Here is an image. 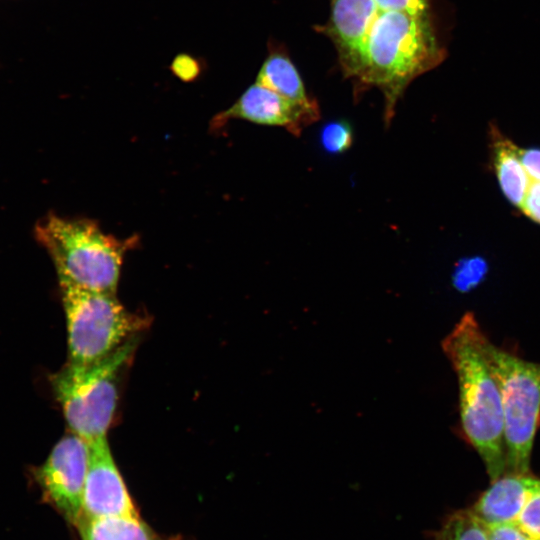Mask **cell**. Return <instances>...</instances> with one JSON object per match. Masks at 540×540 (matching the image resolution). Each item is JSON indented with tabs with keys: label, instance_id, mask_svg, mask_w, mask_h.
<instances>
[{
	"label": "cell",
	"instance_id": "obj_1",
	"mask_svg": "<svg viewBox=\"0 0 540 540\" xmlns=\"http://www.w3.org/2000/svg\"><path fill=\"white\" fill-rule=\"evenodd\" d=\"M483 333L467 312L442 348L456 373L461 433L482 459L490 481L506 473L502 398L483 351Z\"/></svg>",
	"mask_w": 540,
	"mask_h": 540
},
{
	"label": "cell",
	"instance_id": "obj_2",
	"mask_svg": "<svg viewBox=\"0 0 540 540\" xmlns=\"http://www.w3.org/2000/svg\"><path fill=\"white\" fill-rule=\"evenodd\" d=\"M440 58L427 14L380 11L367 43L357 89L378 88L384 96V121L389 126L397 102L416 77Z\"/></svg>",
	"mask_w": 540,
	"mask_h": 540
},
{
	"label": "cell",
	"instance_id": "obj_3",
	"mask_svg": "<svg viewBox=\"0 0 540 540\" xmlns=\"http://www.w3.org/2000/svg\"><path fill=\"white\" fill-rule=\"evenodd\" d=\"M35 233L52 258L59 281L116 294L123 257L134 238L120 240L104 233L93 220L54 214L38 223Z\"/></svg>",
	"mask_w": 540,
	"mask_h": 540
},
{
	"label": "cell",
	"instance_id": "obj_4",
	"mask_svg": "<svg viewBox=\"0 0 540 540\" xmlns=\"http://www.w3.org/2000/svg\"><path fill=\"white\" fill-rule=\"evenodd\" d=\"M130 338L105 358L90 364L68 362L51 377L70 432L88 443L107 439L117 402L120 376L136 349Z\"/></svg>",
	"mask_w": 540,
	"mask_h": 540
},
{
	"label": "cell",
	"instance_id": "obj_5",
	"mask_svg": "<svg viewBox=\"0 0 540 540\" xmlns=\"http://www.w3.org/2000/svg\"><path fill=\"white\" fill-rule=\"evenodd\" d=\"M483 351L502 398L506 472H531V453L540 426V363L497 347L486 335Z\"/></svg>",
	"mask_w": 540,
	"mask_h": 540
},
{
	"label": "cell",
	"instance_id": "obj_6",
	"mask_svg": "<svg viewBox=\"0 0 540 540\" xmlns=\"http://www.w3.org/2000/svg\"><path fill=\"white\" fill-rule=\"evenodd\" d=\"M67 324L69 362L101 360L134 337L141 320L116 297L59 281Z\"/></svg>",
	"mask_w": 540,
	"mask_h": 540
},
{
	"label": "cell",
	"instance_id": "obj_7",
	"mask_svg": "<svg viewBox=\"0 0 540 540\" xmlns=\"http://www.w3.org/2000/svg\"><path fill=\"white\" fill-rule=\"evenodd\" d=\"M89 443L70 432L35 470V479L47 502L77 526L82 518V498L89 464Z\"/></svg>",
	"mask_w": 540,
	"mask_h": 540
},
{
	"label": "cell",
	"instance_id": "obj_8",
	"mask_svg": "<svg viewBox=\"0 0 540 540\" xmlns=\"http://www.w3.org/2000/svg\"><path fill=\"white\" fill-rule=\"evenodd\" d=\"M320 118L318 103L303 105L288 100L255 82L228 109L217 114L212 127L219 128L232 119L285 128L294 136Z\"/></svg>",
	"mask_w": 540,
	"mask_h": 540
},
{
	"label": "cell",
	"instance_id": "obj_9",
	"mask_svg": "<svg viewBox=\"0 0 540 540\" xmlns=\"http://www.w3.org/2000/svg\"><path fill=\"white\" fill-rule=\"evenodd\" d=\"M379 13L374 0H332L329 21L317 27L332 40L345 77L355 81L360 75L368 38Z\"/></svg>",
	"mask_w": 540,
	"mask_h": 540
},
{
	"label": "cell",
	"instance_id": "obj_10",
	"mask_svg": "<svg viewBox=\"0 0 540 540\" xmlns=\"http://www.w3.org/2000/svg\"><path fill=\"white\" fill-rule=\"evenodd\" d=\"M89 446L82 517L138 516L112 457L108 440H98L89 443Z\"/></svg>",
	"mask_w": 540,
	"mask_h": 540
},
{
	"label": "cell",
	"instance_id": "obj_11",
	"mask_svg": "<svg viewBox=\"0 0 540 540\" xmlns=\"http://www.w3.org/2000/svg\"><path fill=\"white\" fill-rule=\"evenodd\" d=\"M539 481L532 472H506L491 481L469 509L484 525L514 522Z\"/></svg>",
	"mask_w": 540,
	"mask_h": 540
},
{
	"label": "cell",
	"instance_id": "obj_12",
	"mask_svg": "<svg viewBox=\"0 0 540 540\" xmlns=\"http://www.w3.org/2000/svg\"><path fill=\"white\" fill-rule=\"evenodd\" d=\"M493 164L500 187L507 199L521 208L530 177L522 164L520 148L497 128L491 129Z\"/></svg>",
	"mask_w": 540,
	"mask_h": 540
},
{
	"label": "cell",
	"instance_id": "obj_13",
	"mask_svg": "<svg viewBox=\"0 0 540 540\" xmlns=\"http://www.w3.org/2000/svg\"><path fill=\"white\" fill-rule=\"evenodd\" d=\"M255 82L299 104L311 105L317 102L307 94L299 72L290 58L279 51L270 52Z\"/></svg>",
	"mask_w": 540,
	"mask_h": 540
},
{
	"label": "cell",
	"instance_id": "obj_14",
	"mask_svg": "<svg viewBox=\"0 0 540 540\" xmlns=\"http://www.w3.org/2000/svg\"><path fill=\"white\" fill-rule=\"evenodd\" d=\"M77 527L83 540H163L138 516L82 517Z\"/></svg>",
	"mask_w": 540,
	"mask_h": 540
},
{
	"label": "cell",
	"instance_id": "obj_15",
	"mask_svg": "<svg viewBox=\"0 0 540 540\" xmlns=\"http://www.w3.org/2000/svg\"><path fill=\"white\" fill-rule=\"evenodd\" d=\"M430 540H488L483 523L469 508L454 511L446 516Z\"/></svg>",
	"mask_w": 540,
	"mask_h": 540
},
{
	"label": "cell",
	"instance_id": "obj_16",
	"mask_svg": "<svg viewBox=\"0 0 540 540\" xmlns=\"http://www.w3.org/2000/svg\"><path fill=\"white\" fill-rule=\"evenodd\" d=\"M354 141V132L346 120H332L322 126L319 132V143L323 151L331 155L344 153L350 149Z\"/></svg>",
	"mask_w": 540,
	"mask_h": 540
},
{
	"label": "cell",
	"instance_id": "obj_17",
	"mask_svg": "<svg viewBox=\"0 0 540 540\" xmlns=\"http://www.w3.org/2000/svg\"><path fill=\"white\" fill-rule=\"evenodd\" d=\"M486 272L487 264L481 257L462 259L454 269L453 284L460 291H468L484 278Z\"/></svg>",
	"mask_w": 540,
	"mask_h": 540
},
{
	"label": "cell",
	"instance_id": "obj_18",
	"mask_svg": "<svg viewBox=\"0 0 540 540\" xmlns=\"http://www.w3.org/2000/svg\"><path fill=\"white\" fill-rule=\"evenodd\" d=\"M516 522L530 536L540 540V481L530 493Z\"/></svg>",
	"mask_w": 540,
	"mask_h": 540
},
{
	"label": "cell",
	"instance_id": "obj_19",
	"mask_svg": "<svg viewBox=\"0 0 540 540\" xmlns=\"http://www.w3.org/2000/svg\"><path fill=\"white\" fill-rule=\"evenodd\" d=\"M488 540H537L514 522L484 525Z\"/></svg>",
	"mask_w": 540,
	"mask_h": 540
},
{
	"label": "cell",
	"instance_id": "obj_20",
	"mask_svg": "<svg viewBox=\"0 0 540 540\" xmlns=\"http://www.w3.org/2000/svg\"><path fill=\"white\" fill-rule=\"evenodd\" d=\"M380 11H397L413 15L427 14V0H374Z\"/></svg>",
	"mask_w": 540,
	"mask_h": 540
},
{
	"label": "cell",
	"instance_id": "obj_21",
	"mask_svg": "<svg viewBox=\"0 0 540 540\" xmlns=\"http://www.w3.org/2000/svg\"><path fill=\"white\" fill-rule=\"evenodd\" d=\"M170 68L182 81H192L197 78L201 72L198 61L188 54L177 55L172 61Z\"/></svg>",
	"mask_w": 540,
	"mask_h": 540
},
{
	"label": "cell",
	"instance_id": "obj_22",
	"mask_svg": "<svg viewBox=\"0 0 540 540\" xmlns=\"http://www.w3.org/2000/svg\"><path fill=\"white\" fill-rule=\"evenodd\" d=\"M521 209L532 220L540 223V181L530 179Z\"/></svg>",
	"mask_w": 540,
	"mask_h": 540
},
{
	"label": "cell",
	"instance_id": "obj_23",
	"mask_svg": "<svg viewBox=\"0 0 540 540\" xmlns=\"http://www.w3.org/2000/svg\"><path fill=\"white\" fill-rule=\"evenodd\" d=\"M520 158L530 179L540 181V150L520 149Z\"/></svg>",
	"mask_w": 540,
	"mask_h": 540
}]
</instances>
